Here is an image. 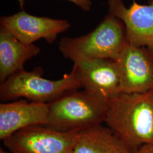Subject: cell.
Segmentation results:
<instances>
[{
  "instance_id": "cell-1",
  "label": "cell",
  "mask_w": 153,
  "mask_h": 153,
  "mask_svg": "<svg viewBox=\"0 0 153 153\" xmlns=\"http://www.w3.org/2000/svg\"><path fill=\"white\" fill-rule=\"evenodd\" d=\"M105 123L134 152L153 145V91L121 93L109 99Z\"/></svg>"
},
{
  "instance_id": "cell-2",
  "label": "cell",
  "mask_w": 153,
  "mask_h": 153,
  "mask_svg": "<svg viewBox=\"0 0 153 153\" xmlns=\"http://www.w3.org/2000/svg\"><path fill=\"white\" fill-rule=\"evenodd\" d=\"M108 99L83 89L67 93L49 103L45 125L61 131L82 130L105 123Z\"/></svg>"
},
{
  "instance_id": "cell-3",
  "label": "cell",
  "mask_w": 153,
  "mask_h": 153,
  "mask_svg": "<svg viewBox=\"0 0 153 153\" xmlns=\"http://www.w3.org/2000/svg\"><path fill=\"white\" fill-rule=\"evenodd\" d=\"M128 43L123 22L109 13L92 32L75 38L61 39L59 49L73 62L93 59L115 61Z\"/></svg>"
},
{
  "instance_id": "cell-4",
  "label": "cell",
  "mask_w": 153,
  "mask_h": 153,
  "mask_svg": "<svg viewBox=\"0 0 153 153\" xmlns=\"http://www.w3.org/2000/svg\"><path fill=\"white\" fill-rule=\"evenodd\" d=\"M43 69L36 68L32 71L25 69L16 72L0 86V100L9 102L19 98L30 102L50 103L66 94L81 88L73 70L58 80H49L42 76Z\"/></svg>"
},
{
  "instance_id": "cell-5",
  "label": "cell",
  "mask_w": 153,
  "mask_h": 153,
  "mask_svg": "<svg viewBox=\"0 0 153 153\" xmlns=\"http://www.w3.org/2000/svg\"><path fill=\"white\" fill-rule=\"evenodd\" d=\"M79 131L31 126L16 131L3 142L11 153H73Z\"/></svg>"
},
{
  "instance_id": "cell-6",
  "label": "cell",
  "mask_w": 153,
  "mask_h": 153,
  "mask_svg": "<svg viewBox=\"0 0 153 153\" xmlns=\"http://www.w3.org/2000/svg\"><path fill=\"white\" fill-rule=\"evenodd\" d=\"M123 93L153 91V53L128 43L116 60Z\"/></svg>"
},
{
  "instance_id": "cell-7",
  "label": "cell",
  "mask_w": 153,
  "mask_h": 153,
  "mask_svg": "<svg viewBox=\"0 0 153 153\" xmlns=\"http://www.w3.org/2000/svg\"><path fill=\"white\" fill-rule=\"evenodd\" d=\"M1 28L25 44H33L40 39L53 43L59 34L71 27L66 20L33 16L24 10L11 16H2Z\"/></svg>"
},
{
  "instance_id": "cell-8",
  "label": "cell",
  "mask_w": 153,
  "mask_h": 153,
  "mask_svg": "<svg viewBox=\"0 0 153 153\" xmlns=\"http://www.w3.org/2000/svg\"><path fill=\"white\" fill-rule=\"evenodd\" d=\"M132 1L127 7L123 0H108L109 13L123 22L129 44L153 53V0H149L148 5Z\"/></svg>"
},
{
  "instance_id": "cell-9",
  "label": "cell",
  "mask_w": 153,
  "mask_h": 153,
  "mask_svg": "<svg viewBox=\"0 0 153 153\" xmlns=\"http://www.w3.org/2000/svg\"><path fill=\"white\" fill-rule=\"evenodd\" d=\"M72 70L83 89L111 98L123 93L116 61L107 59H84L74 62Z\"/></svg>"
},
{
  "instance_id": "cell-10",
  "label": "cell",
  "mask_w": 153,
  "mask_h": 153,
  "mask_svg": "<svg viewBox=\"0 0 153 153\" xmlns=\"http://www.w3.org/2000/svg\"><path fill=\"white\" fill-rule=\"evenodd\" d=\"M49 103L20 99L0 104V139L4 140L16 131L29 126H45Z\"/></svg>"
},
{
  "instance_id": "cell-11",
  "label": "cell",
  "mask_w": 153,
  "mask_h": 153,
  "mask_svg": "<svg viewBox=\"0 0 153 153\" xmlns=\"http://www.w3.org/2000/svg\"><path fill=\"white\" fill-rule=\"evenodd\" d=\"M40 49L33 44H25L1 28L0 82H5L16 72L24 69L27 61L40 53Z\"/></svg>"
},
{
  "instance_id": "cell-12",
  "label": "cell",
  "mask_w": 153,
  "mask_h": 153,
  "mask_svg": "<svg viewBox=\"0 0 153 153\" xmlns=\"http://www.w3.org/2000/svg\"><path fill=\"white\" fill-rule=\"evenodd\" d=\"M73 153H134L108 126L80 130Z\"/></svg>"
},
{
  "instance_id": "cell-13",
  "label": "cell",
  "mask_w": 153,
  "mask_h": 153,
  "mask_svg": "<svg viewBox=\"0 0 153 153\" xmlns=\"http://www.w3.org/2000/svg\"><path fill=\"white\" fill-rule=\"evenodd\" d=\"M18 1L19 3L21 9L23 10V7L25 5L26 0H18ZM67 1L71 2L72 3L78 6L79 7H80L85 11L90 10L92 5L91 0H67Z\"/></svg>"
},
{
  "instance_id": "cell-14",
  "label": "cell",
  "mask_w": 153,
  "mask_h": 153,
  "mask_svg": "<svg viewBox=\"0 0 153 153\" xmlns=\"http://www.w3.org/2000/svg\"><path fill=\"white\" fill-rule=\"evenodd\" d=\"M134 153H153V145H147L139 148Z\"/></svg>"
},
{
  "instance_id": "cell-15",
  "label": "cell",
  "mask_w": 153,
  "mask_h": 153,
  "mask_svg": "<svg viewBox=\"0 0 153 153\" xmlns=\"http://www.w3.org/2000/svg\"><path fill=\"white\" fill-rule=\"evenodd\" d=\"M0 153H11L8 152H6L5 150H4L3 149L1 148L0 149Z\"/></svg>"
}]
</instances>
